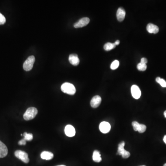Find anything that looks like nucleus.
Here are the masks:
<instances>
[{
    "label": "nucleus",
    "instance_id": "nucleus-7",
    "mask_svg": "<svg viewBox=\"0 0 166 166\" xmlns=\"http://www.w3.org/2000/svg\"><path fill=\"white\" fill-rule=\"evenodd\" d=\"M131 93L132 97L135 99H139L141 97V91L137 85H132L131 87Z\"/></svg>",
    "mask_w": 166,
    "mask_h": 166
},
{
    "label": "nucleus",
    "instance_id": "nucleus-1",
    "mask_svg": "<svg viewBox=\"0 0 166 166\" xmlns=\"http://www.w3.org/2000/svg\"><path fill=\"white\" fill-rule=\"evenodd\" d=\"M62 91L65 93L73 95L76 93V89L74 85L69 83H65L61 86Z\"/></svg>",
    "mask_w": 166,
    "mask_h": 166
},
{
    "label": "nucleus",
    "instance_id": "nucleus-20",
    "mask_svg": "<svg viewBox=\"0 0 166 166\" xmlns=\"http://www.w3.org/2000/svg\"><path fill=\"white\" fill-rule=\"evenodd\" d=\"M137 68L140 71H145L147 69V65L146 64L140 62L137 65Z\"/></svg>",
    "mask_w": 166,
    "mask_h": 166
},
{
    "label": "nucleus",
    "instance_id": "nucleus-31",
    "mask_svg": "<svg viewBox=\"0 0 166 166\" xmlns=\"http://www.w3.org/2000/svg\"><path fill=\"white\" fill-rule=\"evenodd\" d=\"M166 166V163H165V164H164V166Z\"/></svg>",
    "mask_w": 166,
    "mask_h": 166
},
{
    "label": "nucleus",
    "instance_id": "nucleus-4",
    "mask_svg": "<svg viewBox=\"0 0 166 166\" xmlns=\"http://www.w3.org/2000/svg\"><path fill=\"white\" fill-rule=\"evenodd\" d=\"M14 155L17 158L25 163H27L29 162L28 154L25 151L21 150H16L14 153Z\"/></svg>",
    "mask_w": 166,
    "mask_h": 166
},
{
    "label": "nucleus",
    "instance_id": "nucleus-12",
    "mask_svg": "<svg viewBox=\"0 0 166 166\" xmlns=\"http://www.w3.org/2000/svg\"><path fill=\"white\" fill-rule=\"evenodd\" d=\"M126 11L125 9L122 8H119L117 10L116 13L117 19L119 21L121 22L123 21L125 18Z\"/></svg>",
    "mask_w": 166,
    "mask_h": 166
},
{
    "label": "nucleus",
    "instance_id": "nucleus-32",
    "mask_svg": "<svg viewBox=\"0 0 166 166\" xmlns=\"http://www.w3.org/2000/svg\"><path fill=\"white\" fill-rule=\"evenodd\" d=\"M145 166V165H143V166Z\"/></svg>",
    "mask_w": 166,
    "mask_h": 166
},
{
    "label": "nucleus",
    "instance_id": "nucleus-27",
    "mask_svg": "<svg viewBox=\"0 0 166 166\" xmlns=\"http://www.w3.org/2000/svg\"><path fill=\"white\" fill-rule=\"evenodd\" d=\"M119 43H120V42H119V40H117V41H115V42L114 43H115V45L116 46L119 45Z\"/></svg>",
    "mask_w": 166,
    "mask_h": 166
},
{
    "label": "nucleus",
    "instance_id": "nucleus-6",
    "mask_svg": "<svg viewBox=\"0 0 166 166\" xmlns=\"http://www.w3.org/2000/svg\"><path fill=\"white\" fill-rule=\"evenodd\" d=\"M89 22H90V19L87 17L83 18L81 19H80L79 21H78L77 22L74 24V28H78L83 27L87 25Z\"/></svg>",
    "mask_w": 166,
    "mask_h": 166
},
{
    "label": "nucleus",
    "instance_id": "nucleus-19",
    "mask_svg": "<svg viewBox=\"0 0 166 166\" xmlns=\"http://www.w3.org/2000/svg\"><path fill=\"white\" fill-rule=\"evenodd\" d=\"M24 139L26 141H31L33 139V135L32 133H28L27 132H24L23 134Z\"/></svg>",
    "mask_w": 166,
    "mask_h": 166
},
{
    "label": "nucleus",
    "instance_id": "nucleus-28",
    "mask_svg": "<svg viewBox=\"0 0 166 166\" xmlns=\"http://www.w3.org/2000/svg\"><path fill=\"white\" fill-rule=\"evenodd\" d=\"M163 141H164V143L166 144V135H165V136L164 137Z\"/></svg>",
    "mask_w": 166,
    "mask_h": 166
},
{
    "label": "nucleus",
    "instance_id": "nucleus-26",
    "mask_svg": "<svg viewBox=\"0 0 166 166\" xmlns=\"http://www.w3.org/2000/svg\"><path fill=\"white\" fill-rule=\"evenodd\" d=\"M140 62L143 63H144V64H146L147 62H148V60H147V59L145 58H142L141 59V62Z\"/></svg>",
    "mask_w": 166,
    "mask_h": 166
},
{
    "label": "nucleus",
    "instance_id": "nucleus-13",
    "mask_svg": "<svg viewBox=\"0 0 166 166\" xmlns=\"http://www.w3.org/2000/svg\"><path fill=\"white\" fill-rule=\"evenodd\" d=\"M147 31L150 33H154V34H156L159 32V29L157 25H155L154 24L149 23L147 25Z\"/></svg>",
    "mask_w": 166,
    "mask_h": 166
},
{
    "label": "nucleus",
    "instance_id": "nucleus-25",
    "mask_svg": "<svg viewBox=\"0 0 166 166\" xmlns=\"http://www.w3.org/2000/svg\"><path fill=\"white\" fill-rule=\"evenodd\" d=\"M18 143L19 145H25L26 144V141L23 139L20 140L19 142Z\"/></svg>",
    "mask_w": 166,
    "mask_h": 166
},
{
    "label": "nucleus",
    "instance_id": "nucleus-9",
    "mask_svg": "<svg viewBox=\"0 0 166 166\" xmlns=\"http://www.w3.org/2000/svg\"><path fill=\"white\" fill-rule=\"evenodd\" d=\"M102 98L98 95L94 96L91 101V105L93 108H97L101 103Z\"/></svg>",
    "mask_w": 166,
    "mask_h": 166
},
{
    "label": "nucleus",
    "instance_id": "nucleus-30",
    "mask_svg": "<svg viewBox=\"0 0 166 166\" xmlns=\"http://www.w3.org/2000/svg\"><path fill=\"white\" fill-rule=\"evenodd\" d=\"M66 166L65 165H59V166Z\"/></svg>",
    "mask_w": 166,
    "mask_h": 166
},
{
    "label": "nucleus",
    "instance_id": "nucleus-16",
    "mask_svg": "<svg viewBox=\"0 0 166 166\" xmlns=\"http://www.w3.org/2000/svg\"><path fill=\"white\" fill-rule=\"evenodd\" d=\"M92 159H93V160L96 163H100L101 162L102 159L101 156L99 151L95 150L94 151L93 156H92Z\"/></svg>",
    "mask_w": 166,
    "mask_h": 166
},
{
    "label": "nucleus",
    "instance_id": "nucleus-10",
    "mask_svg": "<svg viewBox=\"0 0 166 166\" xmlns=\"http://www.w3.org/2000/svg\"><path fill=\"white\" fill-rule=\"evenodd\" d=\"M65 132L67 136L72 137L75 136L76 132L73 126L70 125H68L65 127Z\"/></svg>",
    "mask_w": 166,
    "mask_h": 166
},
{
    "label": "nucleus",
    "instance_id": "nucleus-2",
    "mask_svg": "<svg viewBox=\"0 0 166 166\" xmlns=\"http://www.w3.org/2000/svg\"><path fill=\"white\" fill-rule=\"evenodd\" d=\"M38 110L35 108L31 107L27 109L24 114V119L25 121H30L34 119L38 114Z\"/></svg>",
    "mask_w": 166,
    "mask_h": 166
},
{
    "label": "nucleus",
    "instance_id": "nucleus-21",
    "mask_svg": "<svg viewBox=\"0 0 166 166\" xmlns=\"http://www.w3.org/2000/svg\"><path fill=\"white\" fill-rule=\"evenodd\" d=\"M119 63L118 60H114L113 62L111 64L110 68L111 69H116L119 66Z\"/></svg>",
    "mask_w": 166,
    "mask_h": 166
},
{
    "label": "nucleus",
    "instance_id": "nucleus-23",
    "mask_svg": "<svg viewBox=\"0 0 166 166\" xmlns=\"http://www.w3.org/2000/svg\"><path fill=\"white\" fill-rule=\"evenodd\" d=\"M146 130V126L143 124H140L138 132L139 133H143L145 132Z\"/></svg>",
    "mask_w": 166,
    "mask_h": 166
},
{
    "label": "nucleus",
    "instance_id": "nucleus-5",
    "mask_svg": "<svg viewBox=\"0 0 166 166\" xmlns=\"http://www.w3.org/2000/svg\"><path fill=\"white\" fill-rule=\"evenodd\" d=\"M125 145V143L123 141L119 143L118 145V148L117 154L118 155L121 156L123 158H128L130 156V153L129 152L124 149Z\"/></svg>",
    "mask_w": 166,
    "mask_h": 166
},
{
    "label": "nucleus",
    "instance_id": "nucleus-11",
    "mask_svg": "<svg viewBox=\"0 0 166 166\" xmlns=\"http://www.w3.org/2000/svg\"><path fill=\"white\" fill-rule=\"evenodd\" d=\"M69 62L73 66H78L80 63V59L78 56L75 54H71L69 56Z\"/></svg>",
    "mask_w": 166,
    "mask_h": 166
},
{
    "label": "nucleus",
    "instance_id": "nucleus-29",
    "mask_svg": "<svg viewBox=\"0 0 166 166\" xmlns=\"http://www.w3.org/2000/svg\"><path fill=\"white\" fill-rule=\"evenodd\" d=\"M164 116H165V118H166V110L165 111V112H164Z\"/></svg>",
    "mask_w": 166,
    "mask_h": 166
},
{
    "label": "nucleus",
    "instance_id": "nucleus-3",
    "mask_svg": "<svg viewBox=\"0 0 166 166\" xmlns=\"http://www.w3.org/2000/svg\"><path fill=\"white\" fill-rule=\"evenodd\" d=\"M35 61V58L34 56H30L25 60L23 64V68L26 71H29L32 69L34 62Z\"/></svg>",
    "mask_w": 166,
    "mask_h": 166
},
{
    "label": "nucleus",
    "instance_id": "nucleus-24",
    "mask_svg": "<svg viewBox=\"0 0 166 166\" xmlns=\"http://www.w3.org/2000/svg\"><path fill=\"white\" fill-rule=\"evenodd\" d=\"M6 21V18L4 15L0 13V25H3Z\"/></svg>",
    "mask_w": 166,
    "mask_h": 166
},
{
    "label": "nucleus",
    "instance_id": "nucleus-14",
    "mask_svg": "<svg viewBox=\"0 0 166 166\" xmlns=\"http://www.w3.org/2000/svg\"><path fill=\"white\" fill-rule=\"evenodd\" d=\"M8 153V148L6 145L0 141V158H3L7 156Z\"/></svg>",
    "mask_w": 166,
    "mask_h": 166
},
{
    "label": "nucleus",
    "instance_id": "nucleus-17",
    "mask_svg": "<svg viewBox=\"0 0 166 166\" xmlns=\"http://www.w3.org/2000/svg\"><path fill=\"white\" fill-rule=\"evenodd\" d=\"M116 47L115 44L111 43H107L104 45V49L106 51H110Z\"/></svg>",
    "mask_w": 166,
    "mask_h": 166
},
{
    "label": "nucleus",
    "instance_id": "nucleus-15",
    "mask_svg": "<svg viewBox=\"0 0 166 166\" xmlns=\"http://www.w3.org/2000/svg\"><path fill=\"white\" fill-rule=\"evenodd\" d=\"M41 157L43 159L50 160L54 157L53 154L49 151H43L41 153Z\"/></svg>",
    "mask_w": 166,
    "mask_h": 166
},
{
    "label": "nucleus",
    "instance_id": "nucleus-8",
    "mask_svg": "<svg viewBox=\"0 0 166 166\" xmlns=\"http://www.w3.org/2000/svg\"><path fill=\"white\" fill-rule=\"evenodd\" d=\"M99 129L102 133H108L111 129L110 125L108 122H102L99 125Z\"/></svg>",
    "mask_w": 166,
    "mask_h": 166
},
{
    "label": "nucleus",
    "instance_id": "nucleus-22",
    "mask_svg": "<svg viewBox=\"0 0 166 166\" xmlns=\"http://www.w3.org/2000/svg\"><path fill=\"white\" fill-rule=\"evenodd\" d=\"M140 124L138 123V122H132V126H133V129L135 131H138L139 128Z\"/></svg>",
    "mask_w": 166,
    "mask_h": 166
},
{
    "label": "nucleus",
    "instance_id": "nucleus-18",
    "mask_svg": "<svg viewBox=\"0 0 166 166\" xmlns=\"http://www.w3.org/2000/svg\"><path fill=\"white\" fill-rule=\"evenodd\" d=\"M156 80L163 87H166V81L164 79H161L160 77H157L156 78Z\"/></svg>",
    "mask_w": 166,
    "mask_h": 166
}]
</instances>
